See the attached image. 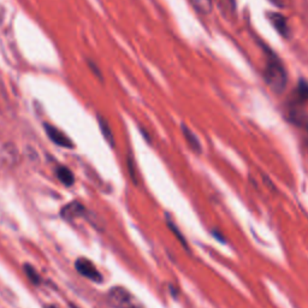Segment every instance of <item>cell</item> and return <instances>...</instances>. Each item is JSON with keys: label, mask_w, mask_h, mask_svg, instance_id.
I'll use <instances>...</instances> for the list:
<instances>
[{"label": "cell", "mask_w": 308, "mask_h": 308, "mask_svg": "<svg viewBox=\"0 0 308 308\" xmlns=\"http://www.w3.org/2000/svg\"><path fill=\"white\" fill-rule=\"evenodd\" d=\"M55 175H57L58 180L65 185V187H71V185L75 183V177H74V174L68 169L66 166H59L55 171Z\"/></svg>", "instance_id": "cell-9"}, {"label": "cell", "mask_w": 308, "mask_h": 308, "mask_svg": "<svg viewBox=\"0 0 308 308\" xmlns=\"http://www.w3.org/2000/svg\"><path fill=\"white\" fill-rule=\"evenodd\" d=\"M45 129H46V134L47 136L50 137V140L53 143H55L57 146H60V147L64 148H73L74 143L70 140V137L63 132L62 130H59L57 127L51 126V124H45Z\"/></svg>", "instance_id": "cell-4"}, {"label": "cell", "mask_w": 308, "mask_h": 308, "mask_svg": "<svg viewBox=\"0 0 308 308\" xmlns=\"http://www.w3.org/2000/svg\"><path fill=\"white\" fill-rule=\"evenodd\" d=\"M296 92H297V95L300 97V99L308 100V82L301 79V81L299 82V84H297Z\"/></svg>", "instance_id": "cell-12"}, {"label": "cell", "mask_w": 308, "mask_h": 308, "mask_svg": "<svg viewBox=\"0 0 308 308\" xmlns=\"http://www.w3.org/2000/svg\"><path fill=\"white\" fill-rule=\"evenodd\" d=\"M269 21L272 23L273 28L278 31L282 36H288L289 34V26L288 21L284 17L282 13L278 12H270L269 13Z\"/></svg>", "instance_id": "cell-6"}, {"label": "cell", "mask_w": 308, "mask_h": 308, "mask_svg": "<svg viewBox=\"0 0 308 308\" xmlns=\"http://www.w3.org/2000/svg\"><path fill=\"white\" fill-rule=\"evenodd\" d=\"M98 124H99L100 131H102L106 142L110 146H112V147H115V136H113L112 129H111V126L108 124V122L103 116L98 115Z\"/></svg>", "instance_id": "cell-8"}, {"label": "cell", "mask_w": 308, "mask_h": 308, "mask_svg": "<svg viewBox=\"0 0 308 308\" xmlns=\"http://www.w3.org/2000/svg\"><path fill=\"white\" fill-rule=\"evenodd\" d=\"M87 64H88L90 71H92L93 74H94L95 76L98 77L99 79H103V74H102V70L99 69V66L97 65V63L94 62V60H90L88 59L87 60Z\"/></svg>", "instance_id": "cell-13"}, {"label": "cell", "mask_w": 308, "mask_h": 308, "mask_svg": "<svg viewBox=\"0 0 308 308\" xmlns=\"http://www.w3.org/2000/svg\"><path fill=\"white\" fill-rule=\"evenodd\" d=\"M76 271L83 277L88 278V280L93 281L95 283H102L103 282V276L102 273L98 271L95 265L93 264L90 260L87 257H78L75 262Z\"/></svg>", "instance_id": "cell-3"}, {"label": "cell", "mask_w": 308, "mask_h": 308, "mask_svg": "<svg viewBox=\"0 0 308 308\" xmlns=\"http://www.w3.org/2000/svg\"><path fill=\"white\" fill-rule=\"evenodd\" d=\"M167 225H169V228H170V229H171L172 231H174V232H175V233H176V236H177V237H179V238H180V242H182V243H183V244H184V246H185V242H184V237H183V236H182V235H180V233L179 232V231H180V230H177V228H176V227H175V225H174V224H172V222H171V220H169V219H167Z\"/></svg>", "instance_id": "cell-15"}, {"label": "cell", "mask_w": 308, "mask_h": 308, "mask_svg": "<svg viewBox=\"0 0 308 308\" xmlns=\"http://www.w3.org/2000/svg\"><path fill=\"white\" fill-rule=\"evenodd\" d=\"M23 270H25L26 278H28L31 283L35 284V285H39V284L41 283V277H40L39 272L35 270V267L31 266L30 264H26L25 266H23Z\"/></svg>", "instance_id": "cell-11"}, {"label": "cell", "mask_w": 308, "mask_h": 308, "mask_svg": "<svg viewBox=\"0 0 308 308\" xmlns=\"http://www.w3.org/2000/svg\"><path fill=\"white\" fill-rule=\"evenodd\" d=\"M70 308H78V307H76L75 305H70Z\"/></svg>", "instance_id": "cell-17"}, {"label": "cell", "mask_w": 308, "mask_h": 308, "mask_svg": "<svg viewBox=\"0 0 308 308\" xmlns=\"http://www.w3.org/2000/svg\"><path fill=\"white\" fill-rule=\"evenodd\" d=\"M194 9L203 15H209L213 9V2L212 0H190Z\"/></svg>", "instance_id": "cell-10"}, {"label": "cell", "mask_w": 308, "mask_h": 308, "mask_svg": "<svg viewBox=\"0 0 308 308\" xmlns=\"http://www.w3.org/2000/svg\"><path fill=\"white\" fill-rule=\"evenodd\" d=\"M264 77L267 86L275 93H282L285 89L288 75H286V71L282 63L276 57H271L267 60L266 66H265Z\"/></svg>", "instance_id": "cell-1"}, {"label": "cell", "mask_w": 308, "mask_h": 308, "mask_svg": "<svg viewBox=\"0 0 308 308\" xmlns=\"http://www.w3.org/2000/svg\"><path fill=\"white\" fill-rule=\"evenodd\" d=\"M46 308H57L55 306H52V305H50V306H46Z\"/></svg>", "instance_id": "cell-16"}, {"label": "cell", "mask_w": 308, "mask_h": 308, "mask_svg": "<svg viewBox=\"0 0 308 308\" xmlns=\"http://www.w3.org/2000/svg\"><path fill=\"white\" fill-rule=\"evenodd\" d=\"M182 134H183V136H184L188 146L192 148L193 152L199 153V154L203 152V146H201L200 140H199L198 136L194 134L193 130L190 129L189 127L185 126V124H182Z\"/></svg>", "instance_id": "cell-7"}, {"label": "cell", "mask_w": 308, "mask_h": 308, "mask_svg": "<svg viewBox=\"0 0 308 308\" xmlns=\"http://www.w3.org/2000/svg\"><path fill=\"white\" fill-rule=\"evenodd\" d=\"M107 300L113 308H143L136 297L122 286H115L110 289Z\"/></svg>", "instance_id": "cell-2"}, {"label": "cell", "mask_w": 308, "mask_h": 308, "mask_svg": "<svg viewBox=\"0 0 308 308\" xmlns=\"http://www.w3.org/2000/svg\"><path fill=\"white\" fill-rule=\"evenodd\" d=\"M84 213V207L83 205H81L77 201H73V203L68 204V205L64 206L60 211V216L62 218H64L65 220H74L78 217H81L82 214Z\"/></svg>", "instance_id": "cell-5"}, {"label": "cell", "mask_w": 308, "mask_h": 308, "mask_svg": "<svg viewBox=\"0 0 308 308\" xmlns=\"http://www.w3.org/2000/svg\"><path fill=\"white\" fill-rule=\"evenodd\" d=\"M128 169H129V174L131 180H134V183L136 184V172H135V163L132 160L131 156H128Z\"/></svg>", "instance_id": "cell-14"}]
</instances>
